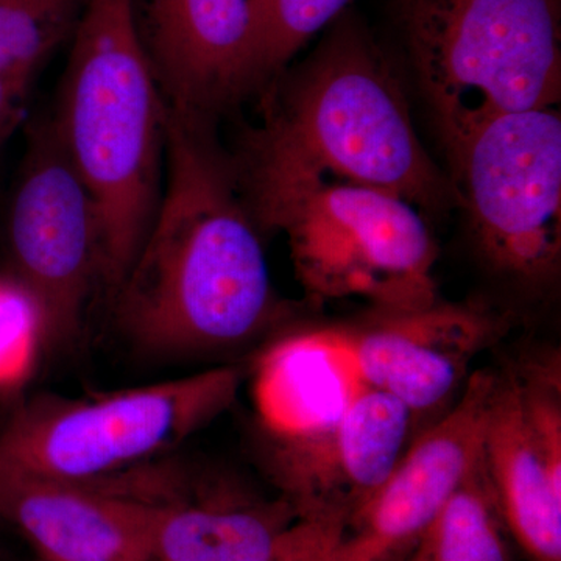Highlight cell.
<instances>
[{"instance_id":"obj_11","label":"cell","mask_w":561,"mask_h":561,"mask_svg":"<svg viewBox=\"0 0 561 561\" xmlns=\"http://www.w3.org/2000/svg\"><path fill=\"white\" fill-rule=\"evenodd\" d=\"M339 330L362 381L400 401L416 421L451 400L505 323L481 306L435 302Z\"/></svg>"},{"instance_id":"obj_12","label":"cell","mask_w":561,"mask_h":561,"mask_svg":"<svg viewBox=\"0 0 561 561\" xmlns=\"http://www.w3.org/2000/svg\"><path fill=\"white\" fill-rule=\"evenodd\" d=\"M168 106L216 125L251 94V0H131Z\"/></svg>"},{"instance_id":"obj_6","label":"cell","mask_w":561,"mask_h":561,"mask_svg":"<svg viewBox=\"0 0 561 561\" xmlns=\"http://www.w3.org/2000/svg\"><path fill=\"white\" fill-rule=\"evenodd\" d=\"M242 379V368L224 365L90 398L38 394L0 430V471L99 485L219 419Z\"/></svg>"},{"instance_id":"obj_19","label":"cell","mask_w":561,"mask_h":561,"mask_svg":"<svg viewBox=\"0 0 561 561\" xmlns=\"http://www.w3.org/2000/svg\"><path fill=\"white\" fill-rule=\"evenodd\" d=\"M90 0H0V69L33 80L72 38Z\"/></svg>"},{"instance_id":"obj_1","label":"cell","mask_w":561,"mask_h":561,"mask_svg":"<svg viewBox=\"0 0 561 561\" xmlns=\"http://www.w3.org/2000/svg\"><path fill=\"white\" fill-rule=\"evenodd\" d=\"M113 305L136 348L172 359L236 348L272 320L271 271L214 124L168 106L160 206Z\"/></svg>"},{"instance_id":"obj_22","label":"cell","mask_w":561,"mask_h":561,"mask_svg":"<svg viewBox=\"0 0 561 561\" xmlns=\"http://www.w3.org/2000/svg\"><path fill=\"white\" fill-rule=\"evenodd\" d=\"M32 81L0 69V149L27 119Z\"/></svg>"},{"instance_id":"obj_13","label":"cell","mask_w":561,"mask_h":561,"mask_svg":"<svg viewBox=\"0 0 561 561\" xmlns=\"http://www.w3.org/2000/svg\"><path fill=\"white\" fill-rule=\"evenodd\" d=\"M146 493L153 561H268L298 518L283 496L262 500L225 476L150 467Z\"/></svg>"},{"instance_id":"obj_5","label":"cell","mask_w":561,"mask_h":561,"mask_svg":"<svg viewBox=\"0 0 561 561\" xmlns=\"http://www.w3.org/2000/svg\"><path fill=\"white\" fill-rule=\"evenodd\" d=\"M394 21L449 165L483 125L561 95V0H394Z\"/></svg>"},{"instance_id":"obj_4","label":"cell","mask_w":561,"mask_h":561,"mask_svg":"<svg viewBox=\"0 0 561 561\" xmlns=\"http://www.w3.org/2000/svg\"><path fill=\"white\" fill-rule=\"evenodd\" d=\"M331 25L300 68L268 87L267 119L247 144L416 208H448L459 195L421 144L378 44L353 16Z\"/></svg>"},{"instance_id":"obj_18","label":"cell","mask_w":561,"mask_h":561,"mask_svg":"<svg viewBox=\"0 0 561 561\" xmlns=\"http://www.w3.org/2000/svg\"><path fill=\"white\" fill-rule=\"evenodd\" d=\"M351 0H251V94L267 91L291 58L341 18Z\"/></svg>"},{"instance_id":"obj_15","label":"cell","mask_w":561,"mask_h":561,"mask_svg":"<svg viewBox=\"0 0 561 561\" xmlns=\"http://www.w3.org/2000/svg\"><path fill=\"white\" fill-rule=\"evenodd\" d=\"M365 387L339 328L276 342L253 373L254 408L268 445L332 426Z\"/></svg>"},{"instance_id":"obj_17","label":"cell","mask_w":561,"mask_h":561,"mask_svg":"<svg viewBox=\"0 0 561 561\" xmlns=\"http://www.w3.org/2000/svg\"><path fill=\"white\" fill-rule=\"evenodd\" d=\"M504 527L481 454L421 540L431 561H511Z\"/></svg>"},{"instance_id":"obj_16","label":"cell","mask_w":561,"mask_h":561,"mask_svg":"<svg viewBox=\"0 0 561 561\" xmlns=\"http://www.w3.org/2000/svg\"><path fill=\"white\" fill-rule=\"evenodd\" d=\"M482 459L505 529L531 560L561 561V483L531 435L513 373L496 378Z\"/></svg>"},{"instance_id":"obj_8","label":"cell","mask_w":561,"mask_h":561,"mask_svg":"<svg viewBox=\"0 0 561 561\" xmlns=\"http://www.w3.org/2000/svg\"><path fill=\"white\" fill-rule=\"evenodd\" d=\"M7 213L13 276L32 295L44 350L79 337L92 295L102 289L98 210L50 119L33 122Z\"/></svg>"},{"instance_id":"obj_25","label":"cell","mask_w":561,"mask_h":561,"mask_svg":"<svg viewBox=\"0 0 561 561\" xmlns=\"http://www.w3.org/2000/svg\"><path fill=\"white\" fill-rule=\"evenodd\" d=\"M38 561H47V560L39 559Z\"/></svg>"},{"instance_id":"obj_20","label":"cell","mask_w":561,"mask_h":561,"mask_svg":"<svg viewBox=\"0 0 561 561\" xmlns=\"http://www.w3.org/2000/svg\"><path fill=\"white\" fill-rule=\"evenodd\" d=\"M41 350L38 306L13 275L0 276V390L27 378Z\"/></svg>"},{"instance_id":"obj_3","label":"cell","mask_w":561,"mask_h":561,"mask_svg":"<svg viewBox=\"0 0 561 561\" xmlns=\"http://www.w3.org/2000/svg\"><path fill=\"white\" fill-rule=\"evenodd\" d=\"M231 164L251 219L287 236L313 297L365 298L381 311L437 302V247L412 203L249 144Z\"/></svg>"},{"instance_id":"obj_9","label":"cell","mask_w":561,"mask_h":561,"mask_svg":"<svg viewBox=\"0 0 561 561\" xmlns=\"http://www.w3.org/2000/svg\"><path fill=\"white\" fill-rule=\"evenodd\" d=\"M496 378L472 373L451 411L405 449L381 489L351 518L335 561H397L416 548L481 459Z\"/></svg>"},{"instance_id":"obj_23","label":"cell","mask_w":561,"mask_h":561,"mask_svg":"<svg viewBox=\"0 0 561 561\" xmlns=\"http://www.w3.org/2000/svg\"><path fill=\"white\" fill-rule=\"evenodd\" d=\"M405 561H431L430 552H427L426 545H424L423 540H420L416 548L413 549L411 556H409Z\"/></svg>"},{"instance_id":"obj_7","label":"cell","mask_w":561,"mask_h":561,"mask_svg":"<svg viewBox=\"0 0 561 561\" xmlns=\"http://www.w3.org/2000/svg\"><path fill=\"white\" fill-rule=\"evenodd\" d=\"M476 249L497 275L551 286L561 265V117L556 106L483 125L451 165Z\"/></svg>"},{"instance_id":"obj_21","label":"cell","mask_w":561,"mask_h":561,"mask_svg":"<svg viewBox=\"0 0 561 561\" xmlns=\"http://www.w3.org/2000/svg\"><path fill=\"white\" fill-rule=\"evenodd\" d=\"M346 524L334 515L298 516L280 535L268 561H335Z\"/></svg>"},{"instance_id":"obj_24","label":"cell","mask_w":561,"mask_h":561,"mask_svg":"<svg viewBox=\"0 0 561 561\" xmlns=\"http://www.w3.org/2000/svg\"><path fill=\"white\" fill-rule=\"evenodd\" d=\"M0 561H5V559L2 557V553H0Z\"/></svg>"},{"instance_id":"obj_10","label":"cell","mask_w":561,"mask_h":561,"mask_svg":"<svg viewBox=\"0 0 561 561\" xmlns=\"http://www.w3.org/2000/svg\"><path fill=\"white\" fill-rule=\"evenodd\" d=\"M413 423L404 404L365 387L332 426L268 445V471L298 516L350 523L400 463Z\"/></svg>"},{"instance_id":"obj_2","label":"cell","mask_w":561,"mask_h":561,"mask_svg":"<svg viewBox=\"0 0 561 561\" xmlns=\"http://www.w3.org/2000/svg\"><path fill=\"white\" fill-rule=\"evenodd\" d=\"M70 39L50 121L98 210L102 290L113 301L160 206L168 106L131 0H90Z\"/></svg>"},{"instance_id":"obj_14","label":"cell","mask_w":561,"mask_h":561,"mask_svg":"<svg viewBox=\"0 0 561 561\" xmlns=\"http://www.w3.org/2000/svg\"><path fill=\"white\" fill-rule=\"evenodd\" d=\"M0 522L47 561H153L151 507L98 486L0 471Z\"/></svg>"}]
</instances>
